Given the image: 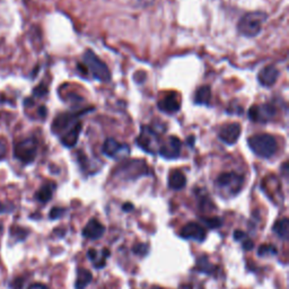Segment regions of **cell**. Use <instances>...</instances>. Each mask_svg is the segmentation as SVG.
<instances>
[{
    "instance_id": "2",
    "label": "cell",
    "mask_w": 289,
    "mask_h": 289,
    "mask_svg": "<svg viewBox=\"0 0 289 289\" xmlns=\"http://www.w3.org/2000/svg\"><path fill=\"white\" fill-rule=\"evenodd\" d=\"M267 19V14L262 11H253L247 13L240 19L238 29L242 35L246 38H254L259 35L262 30L263 23Z\"/></svg>"
},
{
    "instance_id": "13",
    "label": "cell",
    "mask_w": 289,
    "mask_h": 289,
    "mask_svg": "<svg viewBox=\"0 0 289 289\" xmlns=\"http://www.w3.org/2000/svg\"><path fill=\"white\" fill-rule=\"evenodd\" d=\"M158 107L160 111L168 114L176 113L181 107L180 96L176 93H170L160 99L158 102Z\"/></svg>"
},
{
    "instance_id": "32",
    "label": "cell",
    "mask_w": 289,
    "mask_h": 289,
    "mask_svg": "<svg viewBox=\"0 0 289 289\" xmlns=\"http://www.w3.org/2000/svg\"><path fill=\"white\" fill-rule=\"evenodd\" d=\"M151 289H163V288H160V287H158V286H155V287H152Z\"/></svg>"
},
{
    "instance_id": "31",
    "label": "cell",
    "mask_w": 289,
    "mask_h": 289,
    "mask_svg": "<svg viewBox=\"0 0 289 289\" xmlns=\"http://www.w3.org/2000/svg\"><path fill=\"white\" fill-rule=\"evenodd\" d=\"M122 209L123 211H131L134 209V206H132V203H124Z\"/></svg>"
},
{
    "instance_id": "17",
    "label": "cell",
    "mask_w": 289,
    "mask_h": 289,
    "mask_svg": "<svg viewBox=\"0 0 289 289\" xmlns=\"http://www.w3.org/2000/svg\"><path fill=\"white\" fill-rule=\"evenodd\" d=\"M187 184V178L183 172L179 170L172 171L168 175V187L172 190H182Z\"/></svg>"
},
{
    "instance_id": "25",
    "label": "cell",
    "mask_w": 289,
    "mask_h": 289,
    "mask_svg": "<svg viewBox=\"0 0 289 289\" xmlns=\"http://www.w3.org/2000/svg\"><path fill=\"white\" fill-rule=\"evenodd\" d=\"M148 251H149V245L147 244H137L132 247V252L137 255H146Z\"/></svg>"
},
{
    "instance_id": "29",
    "label": "cell",
    "mask_w": 289,
    "mask_h": 289,
    "mask_svg": "<svg viewBox=\"0 0 289 289\" xmlns=\"http://www.w3.org/2000/svg\"><path fill=\"white\" fill-rule=\"evenodd\" d=\"M253 246H254V244H253V242H252L251 240L246 239V240H244V241H243V248H244V250H245V251H250V250H252Z\"/></svg>"
},
{
    "instance_id": "4",
    "label": "cell",
    "mask_w": 289,
    "mask_h": 289,
    "mask_svg": "<svg viewBox=\"0 0 289 289\" xmlns=\"http://www.w3.org/2000/svg\"><path fill=\"white\" fill-rule=\"evenodd\" d=\"M84 63L90 70L92 76L99 82H108L111 79V72L108 70L105 62H103L93 51L88 50L84 53Z\"/></svg>"
},
{
    "instance_id": "30",
    "label": "cell",
    "mask_w": 289,
    "mask_h": 289,
    "mask_svg": "<svg viewBox=\"0 0 289 289\" xmlns=\"http://www.w3.org/2000/svg\"><path fill=\"white\" fill-rule=\"evenodd\" d=\"M29 289H49V288H48L46 285L36 283V284H32L31 286L29 287Z\"/></svg>"
},
{
    "instance_id": "5",
    "label": "cell",
    "mask_w": 289,
    "mask_h": 289,
    "mask_svg": "<svg viewBox=\"0 0 289 289\" xmlns=\"http://www.w3.org/2000/svg\"><path fill=\"white\" fill-rule=\"evenodd\" d=\"M244 178L235 172L222 173L216 180V186L227 195H236L242 190Z\"/></svg>"
},
{
    "instance_id": "6",
    "label": "cell",
    "mask_w": 289,
    "mask_h": 289,
    "mask_svg": "<svg viewBox=\"0 0 289 289\" xmlns=\"http://www.w3.org/2000/svg\"><path fill=\"white\" fill-rule=\"evenodd\" d=\"M137 144L144 151L149 152V154H155L159 150L162 142H160L157 132L152 128L144 126L142 127V131H140L137 138Z\"/></svg>"
},
{
    "instance_id": "22",
    "label": "cell",
    "mask_w": 289,
    "mask_h": 289,
    "mask_svg": "<svg viewBox=\"0 0 289 289\" xmlns=\"http://www.w3.org/2000/svg\"><path fill=\"white\" fill-rule=\"evenodd\" d=\"M210 98H211L210 87L209 86H202V87H200L198 91H196L194 101L196 104H204V105H207V104H209Z\"/></svg>"
},
{
    "instance_id": "14",
    "label": "cell",
    "mask_w": 289,
    "mask_h": 289,
    "mask_svg": "<svg viewBox=\"0 0 289 289\" xmlns=\"http://www.w3.org/2000/svg\"><path fill=\"white\" fill-rule=\"evenodd\" d=\"M104 232H105V227L96 219H91L87 225L84 227L83 235L84 238L88 240H98L102 238Z\"/></svg>"
},
{
    "instance_id": "16",
    "label": "cell",
    "mask_w": 289,
    "mask_h": 289,
    "mask_svg": "<svg viewBox=\"0 0 289 289\" xmlns=\"http://www.w3.org/2000/svg\"><path fill=\"white\" fill-rule=\"evenodd\" d=\"M80 131H82V123L76 124V126L70 129L68 132H66L65 135L60 137V140H61V144L63 146H66L68 148L74 147L76 144L78 142Z\"/></svg>"
},
{
    "instance_id": "7",
    "label": "cell",
    "mask_w": 289,
    "mask_h": 289,
    "mask_svg": "<svg viewBox=\"0 0 289 289\" xmlns=\"http://www.w3.org/2000/svg\"><path fill=\"white\" fill-rule=\"evenodd\" d=\"M79 115L80 113H62L59 114L57 118L53 120L52 123V132L61 137L66 132L72 129L76 124L79 123Z\"/></svg>"
},
{
    "instance_id": "26",
    "label": "cell",
    "mask_w": 289,
    "mask_h": 289,
    "mask_svg": "<svg viewBox=\"0 0 289 289\" xmlns=\"http://www.w3.org/2000/svg\"><path fill=\"white\" fill-rule=\"evenodd\" d=\"M65 209L63 208H60V207H54L53 209L50 211V218L51 219H58L61 217L63 214H65Z\"/></svg>"
},
{
    "instance_id": "1",
    "label": "cell",
    "mask_w": 289,
    "mask_h": 289,
    "mask_svg": "<svg viewBox=\"0 0 289 289\" xmlns=\"http://www.w3.org/2000/svg\"><path fill=\"white\" fill-rule=\"evenodd\" d=\"M251 150L261 158H270L278 149V144L274 136L268 134L254 135L247 140Z\"/></svg>"
},
{
    "instance_id": "18",
    "label": "cell",
    "mask_w": 289,
    "mask_h": 289,
    "mask_svg": "<svg viewBox=\"0 0 289 289\" xmlns=\"http://www.w3.org/2000/svg\"><path fill=\"white\" fill-rule=\"evenodd\" d=\"M54 189H55L54 183L49 182V183L43 184V186L40 188L38 192L35 193V199L41 203L49 202L52 198V195H53Z\"/></svg>"
},
{
    "instance_id": "9",
    "label": "cell",
    "mask_w": 289,
    "mask_h": 289,
    "mask_svg": "<svg viewBox=\"0 0 289 289\" xmlns=\"http://www.w3.org/2000/svg\"><path fill=\"white\" fill-rule=\"evenodd\" d=\"M103 152L108 157L113 158V159H119V158H124L129 155L130 149L127 144H120L119 142H116L115 139H107L103 144Z\"/></svg>"
},
{
    "instance_id": "8",
    "label": "cell",
    "mask_w": 289,
    "mask_h": 289,
    "mask_svg": "<svg viewBox=\"0 0 289 289\" xmlns=\"http://www.w3.org/2000/svg\"><path fill=\"white\" fill-rule=\"evenodd\" d=\"M277 110L271 104H259V105H253L248 110V118L253 122L267 123L271 121L275 118Z\"/></svg>"
},
{
    "instance_id": "24",
    "label": "cell",
    "mask_w": 289,
    "mask_h": 289,
    "mask_svg": "<svg viewBox=\"0 0 289 289\" xmlns=\"http://www.w3.org/2000/svg\"><path fill=\"white\" fill-rule=\"evenodd\" d=\"M202 220L209 228H218L223 225V219L218 218V217H208V218H203Z\"/></svg>"
},
{
    "instance_id": "20",
    "label": "cell",
    "mask_w": 289,
    "mask_h": 289,
    "mask_svg": "<svg viewBox=\"0 0 289 289\" xmlns=\"http://www.w3.org/2000/svg\"><path fill=\"white\" fill-rule=\"evenodd\" d=\"M93 276L86 269H79L77 271V279H76V289H85L91 284Z\"/></svg>"
},
{
    "instance_id": "15",
    "label": "cell",
    "mask_w": 289,
    "mask_h": 289,
    "mask_svg": "<svg viewBox=\"0 0 289 289\" xmlns=\"http://www.w3.org/2000/svg\"><path fill=\"white\" fill-rule=\"evenodd\" d=\"M278 77H279L278 69L272 66H269L259 72L258 80L262 86L271 87L272 85H275V83L277 82Z\"/></svg>"
},
{
    "instance_id": "28",
    "label": "cell",
    "mask_w": 289,
    "mask_h": 289,
    "mask_svg": "<svg viewBox=\"0 0 289 289\" xmlns=\"http://www.w3.org/2000/svg\"><path fill=\"white\" fill-rule=\"evenodd\" d=\"M234 239L236 241H244V240H246V234L243 231L238 230L234 232Z\"/></svg>"
},
{
    "instance_id": "19",
    "label": "cell",
    "mask_w": 289,
    "mask_h": 289,
    "mask_svg": "<svg viewBox=\"0 0 289 289\" xmlns=\"http://www.w3.org/2000/svg\"><path fill=\"white\" fill-rule=\"evenodd\" d=\"M272 230H274L279 239L287 240L289 235V219L285 217V218L277 220Z\"/></svg>"
},
{
    "instance_id": "10",
    "label": "cell",
    "mask_w": 289,
    "mask_h": 289,
    "mask_svg": "<svg viewBox=\"0 0 289 289\" xmlns=\"http://www.w3.org/2000/svg\"><path fill=\"white\" fill-rule=\"evenodd\" d=\"M158 154L166 159H175L181 154V142L178 137H168L165 142L162 143L159 147Z\"/></svg>"
},
{
    "instance_id": "23",
    "label": "cell",
    "mask_w": 289,
    "mask_h": 289,
    "mask_svg": "<svg viewBox=\"0 0 289 289\" xmlns=\"http://www.w3.org/2000/svg\"><path fill=\"white\" fill-rule=\"evenodd\" d=\"M278 253L277 247L271 245V244H264V245L259 247L258 254L259 256H267V255H276Z\"/></svg>"
},
{
    "instance_id": "21",
    "label": "cell",
    "mask_w": 289,
    "mask_h": 289,
    "mask_svg": "<svg viewBox=\"0 0 289 289\" xmlns=\"http://www.w3.org/2000/svg\"><path fill=\"white\" fill-rule=\"evenodd\" d=\"M196 268H198V270L200 272H203V274H207V275L215 274V271L217 269L215 264L211 263L206 255L200 256V258L196 260Z\"/></svg>"
},
{
    "instance_id": "12",
    "label": "cell",
    "mask_w": 289,
    "mask_h": 289,
    "mask_svg": "<svg viewBox=\"0 0 289 289\" xmlns=\"http://www.w3.org/2000/svg\"><path fill=\"white\" fill-rule=\"evenodd\" d=\"M241 124L233 122L227 123L220 128L218 137L223 143L227 144H233L238 142L241 136Z\"/></svg>"
},
{
    "instance_id": "11",
    "label": "cell",
    "mask_w": 289,
    "mask_h": 289,
    "mask_svg": "<svg viewBox=\"0 0 289 289\" xmlns=\"http://www.w3.org/2000/svg\"><path fill=\"white\" fill-rule=\"evenodd\" d=\"M181 236L186 240H192L195 241V242L201 243L206 240V230L201 226V225L198 223H188L186 226H183L182 230H181Z\"/></svg>"
},
{
    "instance_id": "3",
    "label": "cell",
    "mask_w": 289,
    "mask_h": 289,
    "mask_svg": "<svg viewBox=\"0 0 289 289\" xmlns=\"http://www.w3.org/2000/svg\"><path fill=\"white\" fill-rule=\"evenodd\" d=\"M36 155H38V140L34 137L19 140L14 144V157L25 165L33 163Z\"/></svg>"
},
{
    "instance_id": "27",
    "label": "cell",
    "mask_w": 289,
    "mask_h": 289,
    "mask_svg": "<svg viewBox=\"0 0 289 289\" xmlns=\"http://www.w3.org/2000/svg\"><path fill=\"white\" fill-rule=\"evenodd\" d=\"M7 154V144L5 140L0 139V160L3 159Z\"/></svg>"
}]
</instances>
